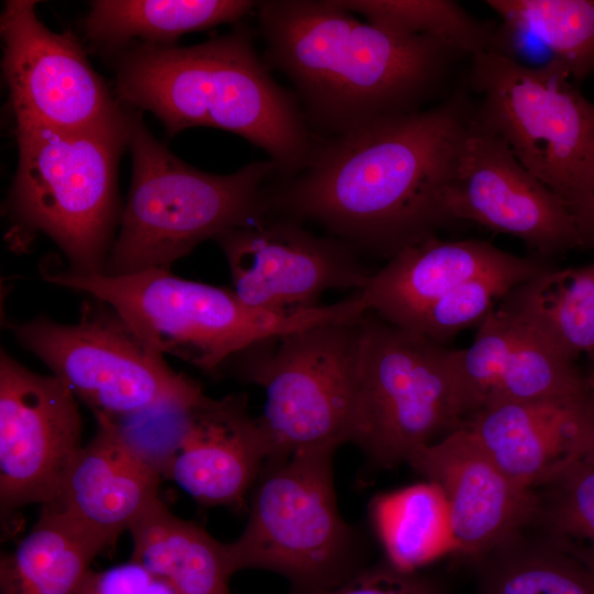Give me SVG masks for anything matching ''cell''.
<instances>
[{
	"label": "cell",
	"mask_w": 594,
	"mask_h": 594,
	"mask_svg": "<svg viewBox=\"0 0 594 594\" xmlns=\"http://www.w3.org/2000/svg\"><path fill=\"white\" fill-rule=\"evenodd\" d=\"M473 109L458 90L430 108L334 134L272 190L273 212L388 258L437 235L453 223L444 194Z\"/></svg>",
	"instance_id": "obj_1"
},
{
	"label": "cell",
	"mask_w": 594,
	"mask_h": 594,
	"mask_svg": "<svg viewBox=\"0 0 594 594\" xmlns=\"http://www.w3.org/2000/svg\"><path fill=\"white\" fill-rule=\"evenodd\" d=\"M265 62L334 134L426 109L460 55L427 37L361 20L339 0L257 3Z\"/></svg>",
	"instance_id": "obj_2"
},
{
	"label": "cell",
	"mask_w": 594,
	"mask_h": 594,
	"mask_svg": "<svg viewBox=\"0 0 594 594\" xmlns=\"http://www.w3.org/2000/svg\"><path fill=\"white\" fill-rule=\"evenodd\" d=\"M114 54L117 98L154 113L169 135L195 127L230 131L262 148L286 177L309 161L305 114L246 32L188 47L132 44Z\"/></svg>",
	"instance_id": "obj_3"
},
{
	"label": "cell",
	"mask_w": 594,
	"mask_h": 594,
	"mask_svg": "<svg viewBox=\"0 0 594 594\" xmlns=\"http://www.w3.org/2000/svg\"><path fill=\"white\" fill-rule=\"evenodd\" d=\"M129 147L132 183L103 274L169 270L202 241L273 213L268 180L277 170L270 160L228 175L196 169L160 143L138 113Z\"/></svg>",
	"instance_id": "obj_4"
},
{
	"label": "cell",
	"mask_w": 594,
	"mask_h": 594,
	"mask_svg": "<svg viewBox=\"0 0 594 594\" xmlns=\"http://www.w3.org/2000/svg\"><path fill=\"white\" fill-rule=\"evenodd\" d=\"M43 277L94 296L152 349L210 375H219L229 359L264 338L352 320L364 311L356 295L298 312L260 310L243 302L232 288L188 280L166 268L125 275L50 270Z\"/></svg>",
	"instance_id": "obj_5"
},
{
	"label": "cell",
	"mask_w": 594,
	"mask_h": 594,
	"mask_svg": "<svg viewBox=\"0 0 594 594\" xmlns=\"http://www.w3.org/2000/svg\"><path fill=\"white\" fill-rule=\"evenodd\" d=\"M131 110L86 130H15L19 161L8 202L12 220L47 235L74 273H101L113 244L121 217L118 164L136 114Z\"/></svg>",
	"instance_id": "obj_6"
},
{
	"label": "cell",
	"mask_w": 594,
	"mask_h": 594,
	"mask_svg": "<svg viewBox=\"0 0 594 594\" xmlns=\"http://www.w3.org/2000/svg\"><path fill=\"white\" fill-rule=\"evenodd\" d=\"M336 450H300L265 461L251 490L245 528L226 543L232 575L265 570L283 576L293 594H324L370 565L338 509Z\"/></svg>",
	"instance_id": "obj_7"
},
{
	"label": "cell",
	"mask_w": 594,
	"mask_h": 594,
	"mask_svg": "<svg viewBox=\"0 0 594 594\" xmlns=\"http://www.w3.org/2000/svg\"><path fill=\"white\" fill-rule=\"evenodd\" d=\"M466 84L479 97L474 120L575 215L594 185V102L559 63L530 66L494 51L471 57Z\"/></svg>",
	"instance_id": "obj_8"
},
{
	"label": "cell",
	"mask_w": 594,
	"mask_h": 594,
	"mask_svg": "<svg viewBox=\"0 0 594 594\" xmlns=\"http://www.w3.org/2000/svg\"><path fill=\"white\" fill-rule=\"evenodd\" d=\"M362 317L264 338L224 364L221 372L265 391L257 420L267 460L348 442Z\"/></svg>",
	"instance_id": "obj_9"
},
{
	"label": "cell",
	"mask_w": 594,
	"mask_h": 594,
	"mask_svg": "<svg viewBox=\"0 0 594 594\" xmlns=\"http://www.w3.org/2000/svg\"><path fill=\"white\" fill-rule=\"evenodd\" d=\"M453 352L366 311L348 442L388 468L461 428Z\"/></svg>",
	"instance_id": "obj_10"
},
{
	"label": "cell",
	"mask_w": 594,
	"mask_h": 594,
	"mask_svg": "<svg viewBox=\"0 0 594 594\" xmlns=\"http://www.w3.org/2000/svg\"><path fill=\"white\" fill-rule=\"evenodd\" d=\"M87 308L77 323L37 317L14 328L20 343L91 408L96 417L136 411L191 378L169 367L108 305Z\"/></svg>",
	"instance_id": "obj_11"
},
{
	"label": "cell",
	"mask_w": 594,
	"mask_h": 594,
	"mask_svg": "<svg viewBox=\"0 0 594 594\" xmlns=\"http://www.w3.org/2000/svg\"><path fill=\"white\" fill-rule=\"evenodd\" d=\"M36 1L9 0L0 19L2 69L15 130L79 131L123 118V105L69 32L37 18Z\"/></svg>",
	"instance_id": "obj_12"
},
{
	"label": "cell",
	"mask_w": 594,
	"mask_h": 594,
	"mask_svg": "<svg viewBox=\"0 0 594 594\" xmlns=\"http://www.w3.org/2000/svg\"><path fill=\"white\" fill-rule=\"evenodd\" d=\"M213 240L227 260L233 292L260 310H308L320 306L328 290L364 289L373 274L353 245L316 234L284 215L229 229Z\"/></svg>",
	"instance_id": "obj_13"
},
{
	"label": "cell",
	"mask_w": 594,
	"mask_h": 594,
	"mask_svg": "<svg viewBox=\"0 0 594 594\" xmlns=\"http://www.w3.org/2000/svg\"><path fill=\"white\" fill-rule=\"evenodd\" d=\"M444 207L453 223L473 222L515 237L547 261L582 248L570 208L474 117L446 189Z\"/></svg>",
	"instance_id": "obj_14"
},
{
	"label": "cell",
	"mask_w": 594,
	"mask_h": 594,
	"mask_svg": "<svg viewBox=\"0 0 594 594\" xmlns=\"http://www.w3.org/2000/svg\"><path fill=\"white\" fill-rule=\"evenodd\" d=\"M81 447V418L70 389L54 375L36 374L1 351L2 512L54 502Z\"/></svg>",
	"instance_id": "obj_15"
},
{
	"label": "cell",
	"mask_w": 594,
	"mask_h": 594,
	"mask_svg": "<svg viewBox=\"0 0 594 594\" xmlns=\"http://www.w3.org/2000/svg\"><path fill=\"white\" fill-rule=\"evenodd\" d=\"M453 369L464 422L504 403L575 402L585 380L575 361L498 304L479 326L473 343L454 350Z\"/></svg>",
	"instance_id": "obj_16"
},
{
	"label": "cell",
	"mask_w": 594,
	"mask_h": 594,
	"mask_svg": "<svg viewBox=\"0 0 594 594\" xmlns=\"http://www.w3.org/2000/svg\"><path fill=\"white\" fill-rule=\"evenodd\" d=\"M407 463L441 490L455 553L479 559L530 518L532 492L510 482L465 427L417 450Z\"/></svg>",
	"instance_id": "obj_17"
},
{
	"label": "cell",
	"mask_w": 594,
	"mask_h": 594,
	"mask_svg": "<svg viewBox=\"0 0 594 594\" xmlns=\"http://www.w3.org/2000/svg\"><path fill=\"white\" fill-rule=\"evenodd\" d=\"M267 444L244 395L207 396L164 479L206 506H241L265 461Z\"/></svg>",
	"instance_id": "obj_18"
},
{
	"label": "cell",
	"mask_w": 594,
	"mask_h": 594,
	"mask_svg": "<svg viewBox=\"0 0 594 594\" xmlns=\"http://www.w3.org/2000/svg\"><path fill=\"white\" fill-rule=\"evenodd\" d=\"M161 480L110 427L98 422L95 437L74 458L56 499L44 506L109 549L158 498Z\"/></svg>",
	"instance_id": "obj_19"
},
{
	"label": "cell",
	"mask_w": 594,
	"mask_h": 594,
	"mask_svg": "<svg viewBox=\"0 0 594 594\" xmlns=\"http://www.w3.org/2000/svg\"><path fill=\"white\" fill-rule=\"evenodd\" d=\"M519 257L486 241L431 235L392 255L361 292L369 311L407 329L427 307L454 288L512 265Z\"/></svg>",
	"instance_id": "obj_20"
},
{
	"label": "cell",
	"mask_w": 594,
	"mask_h": 594,
	"mask_svg": "<svg viewBox=\"0 0 594 594\" xmlns=\"http://www.w3.org/2000/svg\"><path fill=\"white\" fill-rule=\"evenodd\" d=\"M576 400L498 404L474 413L462 427L510 482L530 491L571 457Z\"/></svg>",
	"instance_id": "obj_21"
},
{
	"label": "cell",
	"mask_w": 594,
	"mask_h": 594,
	"mask_svg": "<svg viewBox=\"0 0 594 594\" xmlns=\"http://www.w3.org/2000/svg\"><path fill=\"white\" fill-rule=\"evenodd\" d=\"M131 560L167 581L178 594H230L226 543L175 516L155 499L129 529Z\"/></svg>",
	"instance_id": "obj_22"
},
{
	"label": "cell",
	"mask_w": 594,
	"mask_h": 594,
	"mask_svg": "<svg viewBox=\"0 0 594 594\" xmlns=\"http://www.w3.org/2000/svg\"><path fill=\"white\" fill-rule=\"evenodd\" d=\"M256 7L245 0H98L85 30L98 47L117 53L133 40L173 45L183 34L238 22Z\"/></svg>",
	"instance_id": "obj_23"
},
{
	"label": "cell",
	"mask_w": 594,
	"mask_h": 594,
	"mask_svg": "<svg viewBox=\"0 0 594 594\" xmlns=\"http://www.w3.org/2000/svg\"><path fill=\"white\" fill-rule=\"evenodd\" d=\"M103 550L62 513L43 506L31 531L1 559V594H81Z\"/></svg>",
	"instance_id": "obj_24"
},
{
	"label": "cell",
	"mask_w": 594,
	"mask_h": 594,
	"mask_svg": "<svg viewBox=\"0 0 594 594\" xmlns=\"http://www.w3.org/2000/svg\"><path fill=\"white\" fill-rule=\"evenodd\" d=\"M566 358L594 352V261L550 268L518 285L499 302Z\"/></svg>",
	"instance_id": "obj_25"
},
{
	"label": "cell",
	"mask_w": 594,
	"mask_h": 594,
	"mask_svg": "<svg viewBox=\"0 0 594 594\" xmlns=\"http://www.w3.org/2000/svg\"><path fill=\"white\" fill-rule=\"evenodd\" d=\"M371 513L386 561L399 570L417 571L455 553L447 502L429 481L377 496Z\"/></svg>",
	"instance_id": "obj_26"
},
{
	"label": "cell",
	"mask_w": 594,
	"mask_h": 594,
	"mask_svg": "<svg viewBox=\"0 0 594 594\" xmlns=\"http://www.w3.org/2000/svg\"><path fill=\"white\" fill-rule=\"evenodd\" d=\"M522 528L594 574V469L569 457L531 490Z\"/></svg>",
	"instance_id": "obj_27"
},
{
	"label": "cell",
	"mask_w": 594,
	"mask_h": 594,
	"mask_svg": "<svg viewBox=\"0 0 594 594\" xmlns=\"http://www.w3.org/2000/svg\"><path fill=\"white\" fill-rule=\"evenodd\" d=\"M476 560L483 594H594L591 571L524 530Z\"/></svg>",
	"instance_id": "obj_28"
},
{
	"label": "cell",
	"mask_w": 594,
	"mask_h": 594,
	"mask_svg": "<svg viewBox=\"0 0 594 594\" xmlns=\"http://www.w3.org/2000/svg\"><path fill=\"white\" fill-rule=\"evenodd\" d=\"M502 23L535 38L575 84L594 75V0H486Z\"/></svg>",
	"instance_id": "obj_29"
},
{
	"label": "cell",
	"mask_w": 594,
	"mask_h": 594,
	"mask_svg": "<svg viewBox=\"0 0 594 594\" xmlns=\"http://www.w3.org/2000/svg\"><path fill=\"white\" fill-rule=\"evenodd\" d=\"M364 20L398 33L433 38L462 56L491 50L496 26L452 0H339Z\"/></svg>",
	"instance_id": "obj_30"
},
{
	"label": "cell",
	"mask_w": 594,
	"mask_h": 594,
	"mask_svg": "<svg viewBox=\"0 0 594 594\" xmlns=\"http://www.w3.org/2000/svg\"><path fill=\"white\" fill-rule=\"evenodd\" d=\"M206 398L200 384L191 380L183 388L136 411L96 418L163 479L186 442Z\"/></svg>",
	"instance_id": "obj_31"
},
{
	"label": "cell",
	"mask_w": 594,
	"mask_h": 594,
	"mask_svg": "<svg viewBox=\"0 0 594 594\" xmlns=\"http://www.w3.org/2000/svg\"><path fill=\"white\" fill-rule=\"evenodd\" d=\"M550 268L547 260L520 256L514 264L477 276L439 298L406 330L444 345L463 329L480 326L515 287Z\"/></svg>",
	"instance_id": "obj_32"
},
{
	"label": "cell",
	"mask_w": 594,
	"mask_h": 594,
	"mask_svg": "<svg viewBox=\"0 0 594 594\" xmlns=\"http://www.w3.org/2000/svg\"><path fill=\"white\" fill-rule=\"evenodd\" d=\"M324 594H442L417 571H403L388 561L370 564L356 575Z\"/></svg>",
	"instance_id": "obj_33"
},
{
	"label": "cell",
	"mask_w": 594,
	"mask_h": 594,
	"mask_svg": "<svg viewBox=\"0 0 594 594\" xmlns=\"http://www.w3.org/2000/svg\"><path fill=\"white\" fill-rule=\"evenodd\" d=\"M81 594H178L164 579L138 562H129L100 572H91Z\"/></svg>",
	"instance_id": "obj_34"
},
{
	"label": "cell",
	"mask_w": 594,
	"mask_h": 594,
	"mask_svg": "<svg viewBox=\"0 0 594 594\" xmlns=\"http://www.w3.org/2000/svg\"><path fill=\"white\" fill-rule=\"evenodd\" d=\"M571 457L594 469V373L585 374L575 403Z\"/></svg>",
	"instance_id": "obj_35"
},
{
	"label": "cell",
	"mask_w": 594,
	"mask_h": 594,
	"mask_svg": "<svg viewBox=\"0 0 594 594\" xmlns=\"http://www.w3.org/2000/svg\"><path fill=\"white\" fill-rule=\"evenodd\" d=\"M574 217L578 223L582 248H594V185Z\"/></svg>",
	"instance_id": "obj_36"
}]
</instances>
